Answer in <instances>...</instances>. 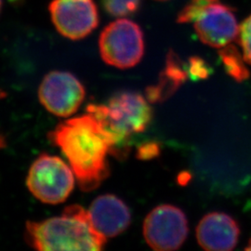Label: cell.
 Instances as JSON below:
<instances>
[{
    "label": "cell",
    "instance_id": "obj_6",
    "mask_svg": "<svg viewBox=\"0 0 251 251\" xmlns=\"http://www.w3.org/2000/svg\"><path fill=\"white\" fill-rule=\"evenodd\" d=\"M49 12L61 36L80 40L98 27L99 11L94 0H51Z\"/></svg>",
    "mask_w": 251,
    "mask_h": 251
},
{
    "label": "cell",
    "instance_id": "obj_5",
    "mask_svg": "<svg viewBox=\"0 0 251 251\" xmlns=\"http://www.w3.org/2000/svg\"><path fill=\"white\" fill-rule=\"evenodd\" d=\"M26 184L32 195L41 202L60 204L72 193L75 173L61 158L43 153L32 164Z\"/></svg>",
    "mask_w": 251,
    "mask_h": 251
},
{
    "label": "cell",
    "instance_id": "obj_12",
    "mask_svg": "<svg viewBox=\"0 0 251 251\" xmlns=\"http://www.w3.org/2000/svg\"><path fill=\"white\" fill-rule=\"evenodd\" d=\"M187 73L179 57L174 51H170L167 56L166 67L160 75V82L147 90V98L152 102L167 99L186 80Z\"/></svg>",
    "mask_w": 251,
    "mask_h": 251
},
{
    "label": "cell",
    "instance_id": "obj_9",
    "mask_svg": "<svg viewBox=\"0 0 251 251\" xmlns=\"http://www.w3.org/2000/svg\"><path fill=\"white\" fill-rule=\"evenodd\" d=\"M194 24L199 39L213 48L229 45L239 32L233 8L220 1L206 8Z\"/></svg>",
    "mask_w": 251,
    "mask_h": 251
},
{
    "label": "cell",
    "instance_id": "obj_19",
    "mask_svg": "<svg viewBox=\"0 0 251 251\" xmlns=\"http://www.w3.org/2000/svg\"><path fill=\"white\" fill-rule=\"evenodd\" d=\"M246 251H251V239L249 242V246L246 248Z\"/></svg>",
    "mask_w": 251,
    "mask_h": 251
},
{
    "label": "cell",
    "instance_id": "obj_14",
    "mask_svg": "<svg viewBox=\"0 0 251 251\" xmlns=\"http://www.w3.org/2000/svg\"><path fill=\"white\" fill-rule=\"evenodd\" d=\"M102 6L109 15L125 18L133 15L141 6V0H101Z\"/></svg>",
    "mask_w": 251,
    "mask_h": 251
},
{
    "label": "cell",
    "instance_id": "obj_10",
    "mask_svg": "<svg viewBox=\"0 0 251 251\" xmlns=\"http://www.w3.org/2000/svg\"><path fill=\"white\" fill-rule=\"evenodd\" d=\"M239 227L232 217L221 212L205 216L199 223L197 237L206 251H232L238 242Z\"/></svg>",
    "mask_w": 251,
    "mask_h": 251
},
{
    "label": "cell",
    "instance_id": "obj_13",
    "mask_svg": "<svg viewBox=\"0 0 251 251\" xmlns=\"http://www.w3.org/2000/svg\"><path fill=\"white\" fill-rule=\"evenodd\" d=\"M219 55L224 63L225 70L234 80L242 82L250 77V71L246 66V61L241 56L239 50L233 45L224 47Z\"/></svg>",
    "mask_w": 251,
    "mask_h": 251
},
{
    "label": "cell",
    "instance_id": "obj_17",
    "mask_svg": "<svg viewBox=\"0 0 251 251\" xmlns=\"http://www.w3.org/2000/svg\"><path fill=\"white\" fill-rule=\"evenodd\" d=\"M188 71L194 78L204 79L209 75L210 68L203 59L192 57L189 60Z\"/></svg>",
    "mask_w": 251,
    "mask_h": 251
},
{
    "label": "cell",
    "instance_id": "obj_2",
    "mask_svg": "<svg viewBox=\"0 0 251 251\" xmlns=\"http://www.w3.org/2000/svg\"><path fill=\"white\" fill-rule=\"evenodd\" d=\"M25 241L37 251H90L103 249L106 237L91 224L88 210L72 205L60 217L28 222Z\"/></svg>",
    "mask_w": 251,
    "mask_h": 251
},
{
    "label": "cell",
    "instance_id": "obj_1",
    "mask_svg": "<svg viewBox=\"0 0 251 251\" xmlns=\"http://www.w3.org/2000/svg\"><path fill=\"white\" fill-rule=\"evenodd\" d=\"M50 139L68 159L82 191L98 188L109 176L107 155L117 151V142L90 113L60 123Z\"/></svg>",
    "mask_w": 251,
    "mask_h": 251
},
{
    "label": "cell",
    "instance_id": "obj_8",
    "mask_svg": "<svg viewBox=\"0 0 251 251\" xmlns=\"http://www.w3.org/2000/svg\"><path fill=\"white\" fill-rule=\"evenodd\" d=\"M85 89L71 73L53 71L41 82L38 98L41 104L51 114L68 117L75 114L85 99Z\"/></svg>",
    "mask_w": 251,
    "mask_h": 251
},
{
    "label": "cell",
    "instance_id": "obj_20",
    "mask_svg": "<svg viewBox=\"0 0 251 251\" xmlns=\"http://www.w3.org/2000/svg\"><path fill=\"white\" fill-rule=\"evenodd\" d=\"M1 9H2V0H0V11H1Z\"/></svg>",
    "mask_w": 251,
    "mask_h": 251
},
{
    "label": "cell",
    "instance_id": "obj_7",
    "mask_svg": "<svg viewBox=\"0 0 251 251\" xmlns=\"http://www.w3.org/2000/svg\"><path fill=\"white\" fill-rule=\"evenodd\" d=\"M187 233V219L185 214L176 206H157L152 209L144 221V238L154 251L178 250L185 241Z\"/></svg>",
    "mask_w": 251,
    "mask_h": 251
},
{
    "label": "cell",
    "instance_id": "obj_11",
    "mask_svg": "<svg viewBox=\"0 0 251 251\" xmlns=\"http://www.w3.org/2000/svg\"><path fill=\"white\" fill-rule=\"evenodd\" d=\"M88 212L94 228L106 238L123 233L131 220L127 206L113 195H103L96 198Z\"/></svg>",
    "mask_w": 251,
    "mask_h": 251
},
{
    "label": "cell",
    "instance_id": "obj_15",
    "mask_svg": "<svg viewBox=\"0 0 251 251\" xmlns=\"http://www.w3.org/2000/svg\"><path fill=\"white\" fill-rule=\"evenodd\" d=\"M219 1L220 0H190L188 4L180 10L177 17V23H195L206 8Z\"/></svg>",
    "mask_w": 251,
    "mask_h": 251
},
{
    "label": "cell",
    "instance_id": "obj_16",
    "mask_svg": "<svg viewBox=\"0 0 251 251\" xmlns=\"http://www.w3.org/2000/svg\"><path fill=\"white\" fill-rule=\"evenodd\" d=\"M238 42L243 50L246 63L251 64V15L246 19L239 26Z\"/></svg>",
    "mask_w": 251,
    "mask_h": 251
},
{
    "label": "cell",
    "instance_id": "obj_21",
    "mask_svg": "<svg viewBox=\"0 0 251 251\" xmlns=\"http://www.w3.org/2000/svg\"><path fill=\"white\" fill-rule=\"evenodd\" d=\"M158 1H166V0H158Z\"/></svg>",
    "mask_w": 251,
    "mask_h": 251
},
{
    "label": "cell",
    "instance_id": "obj_18",
    "mask_svg": "<svg viewBox=\"0 0 251 251\" xmlns=\"http://www.w3.org/2000/svg\"><path fill=\"white\" fill-rule=\"evenodd\" d=\"M159 153V146L156 143H147L138 150V157L141 159H151Z\"/></svg>",
    "mask_w": 251,
    "mask_h": 251
},
{
    "label": "cell",
    "instance_id": "obj_3",
    "mask_svg": "<svg viewBox=\"0 0 251 251\" xmlns=\"http://www.w3.org/2000/svg\"><path fill=\"white\" fill-rule=\"evenodd\" d=\"M87 112L112 134L117 147L132 135L144 132L152 120V110L147 101L139 93L130 91L113 96L106 105L90 104Z\"/></svg>",
    "mask_w": 251,
    "mask_h": 251
},
{
    "label": "cell",
    "instance_id": "obj_4",
    "mask_svg": "<svg viewBox=\"0 0 251 251\" xmlns=\"http://www.w3.org/2000/svg\"><path fill=\"white\" fill-rule=\"evenodd\" d=\"M99 49L101 59L108 65L119 69L134 67L144 56V33L134 22L118 19L101 31Z\"/></svg>",
    "mask_w": 251,
    "mask_h": 251
}]
</instances>
